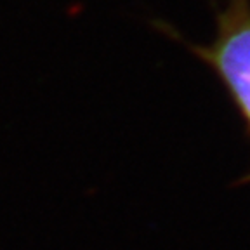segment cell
Here are the masks:
<instances>
[{
  "label": "cell",
  "instance_id": "1",
  "mask_svg": "<svg viewBox=\"0 0 250 250\" xmlns=\"http://www.w3.org/2000/svg\"><path fill=\"white\" fill-rule=\"evenodd\" d=\"M224 82L250 120V9L249 0H231L221 30L208 52Z\"/></svg>",
  "mask_w": 250,
  "mask_h": 250
}]
</instances>
